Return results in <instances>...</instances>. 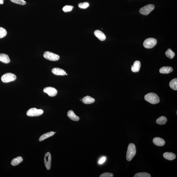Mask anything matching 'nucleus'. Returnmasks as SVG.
Segmentation results:
<instances>
[{"label": "nucleus", "mask_w": 177, "mask_h": 177, "mask_svg": "<svg viewBox=\"0 0 177 177\" xmlns=\"http://www.w3.org/2000/svg\"><path fill=\"white\" fill-rule=\"evenodd\" d=\"M173 69L170 67L165 66L161 68L159 70L160 73L163 74H167L172 72Z\"/></svg>", "instance_id": "2eb2a0df"}, {"label": "nucleus", "mask_w": 177, "mask_h": 177, "mask_svg": "<svg viewBox=\"0 0 177 177\" xmlns=\"http://www.w3.org/2000/svg\"><path fill=\"white\" fill-rule=\"evenodd\" d=\"M170 87L173 90H177V79L176 78L173 79L170 82Z\"/></svg>", "instance_id": "4be33fe9"}, {"label": "nucleus", "mask_w": 177, "mask_h": 177, "mask_svg": "<svg viewBox=\"0 0 177 177\" xmlns=\"http://www.w3.org/2000/svg\"><path fill=\"white\" fill-rule=\"evenodd\" d=\"M0 62L4 63L7 64L10 62V60L8 55L4 54H0Z\"/></svg>", "instance_id": "a211bd4d"}, {"label": "nucleus", "mask_w": 177, "mask_h": 177, "mask_svg": "<svg viewBox=\"0 0 177 177\" xmlns=\"http://www.w3.org/2000/svg\"><path fill=\"white\" fill-rule=\"evenodd\" d=\"M114 175L112 173H105L100 175V177H113Z\"/></svg>", "instance_id": "c85d7f7f"}, {"label": "nucleus", "mask_w": 177, "mask_h": 177, "mask_svg": "<svg viewBox=\"0 0 177 177\" xmlns=\"http://www.w3.org/2000/svg\"><path fill=\"white\" fill-rule=\"evenodd\" d=\"M78 6L80 8L85 9L89 7V4L87 2L81 3L78 4Z\"/></svg>", "instance_id": "a878e982"}, {"label": "nucleus", "mask_w": 177, "mask_h": 177, "mask_svg": "<svg viewBox=\"0 0 177 177\" xmlns=\"http://www.w3.org/2000/svg\"><path fill=\"white\" fill-rule=\"evenodd\" d=\"M52 72L54 75H64L66 74V72L64 70L58 68H54Z\"/></svg>", "instance_id": "9d476101"}, {"label": "nucleus", "mask_w": 177, "mask_h": 177, "mask_svg": "<svg viewBox=\"0 0 177 177\" xmlns=\"http://www.w3.org/2000/svg\"><path fill=\"white\" fill-rule=\"evenodd\" d=\"M16 78L15 74L11 73H7L2 76L1 80L4 83H8L15 80Z\"/></svg>", "instance_id": "7ed1b4c3"}, {"label": "nucleus", "mask_w": 177, "mask_h": 177, "mask_svg": "<svg viewBox=\"0 0 177 177\" xmlns=\"http://www.w3.org/2000/svg\"><path fill=\"white\" fill-rule=\"evenodd\" d=\"M164 157L166 159L169 160H173L176 158L175 154L171 152H166L163 154Z\"/></svg>", "instance_id": "dca6fc26"}, {"label": "nucleus", "mask_w": 177, "mask_h": 177, "mask_svg": "<svg viewBox=\"0 0 177 177\" xmlns=\"http://www.w3.org/2000/svg\"><path fill=\"white\" fill-rule=\"evenodd\" d=\"M106 159V158L105 157H103L99 160V161H98V163L99 164H102L105 161Z\"/></svg>", "instance_id": "c756f323"}, {"label": "nucleus", "mask_w": 177, "mask_h": 177, "mask_svg": "<svg viewBox=\"0 0 177 177\" xmlns=\"http://www.w3.org/2000/svg\"><path fill=\"white\" fill-rule=\"evenodd\" d=\"M4 3V0H0V4H2Z\"/></svg>", "instance_id": "7c9ffc66"}, {"label": "nucleus", "mask_w": 177, "mask_h": 177, "mask_svg": "<svg viewBox=\"0 0 177 177\" xmlns=\"http://www.w3.org/2000/svg\"><path fill=\"white\" fill-rule=\"evenodd\" d=\"M23 161V159L21 156H18L13 159L12 160L11 164L13 166L18 165Z\"/></svg>", "instance_id": "6ab92c4d"}, {"label": "nucleus", "mask_w": 177, "mask_h": 177, "mask_svg": "<svg viewBox=\"0 0 177 177\" xmlns=\"http://www.w3.org/2000/svg\"><path fill=\"white\" fill-rule=\"evenodd\" d=\"M167 120V119L166 117L164 116H162L157 119L156 123L158 124L164 125L165 124Z\"/></svg>", "instance_id": "412c9836"}, {"label": "nucleus", "mask_w": 177, "mask_h": 177, "mask_svg": "<svg viewBox=\"0 0 177 177\" xmlns=\"http://www.w3.org/2000/svg\"><path fill=\"white\" fill-rule=\"evenodd\" d=\"M94 34L98 39L101 41H104L106 39V36L102 32L99 30H95Z\"/></svg>", "instance_id": "9b49d317"}, {"label": "nucleus", "mask_w": 177, "mask_h": 177, "mask_svg": "<svg viewBox=\"0 0 177 177\" xmlns=\"http://www.w3.org/2000/svg\"><path fill=\"white\" fill-rule=\"evenodd\" d=\"M144 99L147 102L153 104H156L160 102L159 97L154 93H149L146 94L145 96Z\"/></svg>", "instance_id": "f257e3e1"}, {"label": "nucleus", "mask_w": 177, "mask_h": 177, "mask_svg": "<svg viewBox=\"0 0 177 177\" xmlns=\"http://www.w3.org/2000/svg\"><path fill=\"white\" fill-rule=\"evenodd\" d=\"M155 8L154 5L150 4L143 7L140 9L139 12L144 15H148Z\"/></svg>", "instance_id": "423d86ee"}, {"label": "nucleus", "mask_w": 177, "mask_h": 177, "mask_svg": "<svg viewBox=\"0 0 177 177\" xmlns=\"http://www.w3.org/2000/svg\"><path fill=\"white\" fill-rule=\"evenodd\" d=\"M165 54L168 58L171 59L173 58L175 55V53L170 49H168L166 52Z\"/></svg>", "instance_id": "5701e85b"}, {"label": "nucleus", "mask_w": 177, "mask_h": 177, "mask_svg": "<svg viewBox=\"0 0 177 177\" xmlns=\"http://www.w3.org/2000/svg\"><path fill=\"white\" fill-rule=\"evenodd\" d=\"M153 142L156 145L158 146H163L165 143L164 140L159 137H156L154 138L153 140Z\"/></svg>", "instance_id": "f8f14e48"}, {"label": "nucleus", "mask_w": 177, "mask_h": 177, "mask_svg": "<svg viewBox=\"0 0 177 177\" xmlns=\"http://www.w3.org/2000/svg\"><path fill=\"white\" fill-rule=\"evenodd\" d=\"M151 175L148 173L141 172L135 174L134 177H151Z\"/></svg>", "instance_id": "b1692460"}, {"label": "nucleus", "mask_w": 177, "mask_h": 177, "mask_svg": "<svg viewBox=\"0 0 177 177\" xmlns=\"http://www.w3.org/2000/svg\"><path fill=\"white\" fill-rule=\"evenodd\" d=\"M65 75H67L68 74H66H66Z\"/></svg>", "instance_id": "2f4dec72"}, {"label": "nucleus", "mask_w": 177, "mask_h": 177, "mask_svg": "<svg viewBox=\"0 0 177 177\" xmlns=\"http://www.w3.org/2000/svg\"><path fill=\"white\" fill-rule=\"evenodd\" d=\"M73 6H70V5H66L63 8V11L65 12H70L72 10L73 8Z\"/></svg>", "instance_id": "bb28decb"}, {"label": "nucleus", "mask_w": 177, "mask_h": 177, "mask_svg": "<svg viewBox=\"0 0 177 177\" xmlns=\"http://www.w3.org/2000/svg\"><path fill=\"white\" fill-rule=\"evenodd\" d=\"M82 102L85 104H90L94 103L95 102V99L91 97L87 96L82 98Z\"/></svg>", "instance_id": "f3484780"}, {"label": "nucleus", "mask_w": 177, "mask_h": 177, "mask_svg": "<svg viewBox=\"0 0 177 177\" xmlns=\"http://www.w3.org/2000/svg\"><path fill=\"white\" fill-rule=\"evenodd\" d=\"M140 67V62L139 61H136L134 62L133 65L132 66V71L134 73L138 72L139 71Z\"/></svg>", "instance_id": "ddd939ff"}, {"label": "nucleus", "mask_w": 177, "mask_h": 177, "mask_svg": "<svg viewBox=\"0 0 177 177\" xmlns=\"http://www.w3.org/2000/svg\"><path fill=\"white\" fill-rule=\"evenodd\" d=\"M54 132L52 131L45 133V134H44L40 137L39 140V141H42L44 140L49 138V137L52 136L54 135Z\"/></svg>", "instance_id": "aec40b11"}, {"label": "nucleus", "mask_w": 177, "mask_h": 177, "mask_svg": "<svg viewBox=\"0 0 177 177\" xmlns=\"http://www.w3.org/2000/svg\"><path fill=\"white\" fill-rule=\"evenodd\" d=\"M10 1L12 2L20 5H24L26 4V1L24 0H10Z\"/></svg>", "instance_id": "cd10ccee"}, {"label": "nucleus", "mask_w": 177, "mask_h": 177, "mask_svg": "<svg viewBox=\"0 0 177 177\" xmlns=\"http://www.w3.org/2000/svg\"><path fill=\"white\" fill-rule=\"evenodd\" d=\"M43 57L46 59L52 61L58 60L60 58L59 55L58 54L49 51L45 52Z\"/></svg>", "instance_id": "0eeeda50"}, {"label": "nucleus", "mask_w": 177, "mask_h": 177, "mask_svg": "<svg viewBox=\"0 0 177 177\" xmlns=\"http://www.w3.org/2000/svg\"><path fill=\"white\" fill-rule=\"evenodd\" d=\"M136 153V149L135 145L133 143H130L128 148L126 159L128 161L132 160Z\"/></svg>", "instance_id": "f03ea898"}, {"label": "nucleus", "mask_w": 177, "mask_h": 177, "mask_svg": "<svg viewBox=\"0 0 177 177\" xmlns=\"http://www.w3.org/2000/svg\"><path fill=\"white\" fill-rule=\"evenodd\" d=\"M7 34V32L5 29L2 27H0V38H4L6 36Z\"/></svg>", "instance_id": "393cba45"}, {"label": "nucleus", "mask_w": 177, "mask_h": 177, "mask_svg": "<svg viewBox=\"0 0 177 177\" xmlns=\"http://www.w3.org/2000/svg\"><path fill=\"white\" fill-rule=\"evenodd\" d=\"M44 92L47 93L49 96H55L58 93V91L55 88L52 87H47L43 89Z\"/></svg>", "instance_id": "1a4fd4ad"}, {"label": "nucleus", "mask_w": 177, "mask_h": 177, "mask_svg": "<svg viewBox=\"0 0 177 177\" xmlns=\"http://www.w3.org/2000/svg\"><path fill=\"white\" fill-rule=\"evenodd\" d=\"M156 39L153 38H149L146 39L143 42V46L147 49H151L153 48L156 44Z\"/></svg>", "instance_id": "20e7f679"}, {"label": "nucleus", "mask_w": 177, "mask_h": 177, "mask_svg": "<svg viewBox=\"0 0 177 177\" xmlns=\"http://www.w3.org/2000/svg\"><path fill=\"white\" fill-rule=\"evenodd\" d=\"M68 117L72 120L74 121H78L79 120V118L74 114V112L72 110H69L68 112Z\"/></svg>", "instance_id": "4468645a"}, {"label": "nucleus", "mask_w": 177, "mask_h": 177, "mask_svg": "<svg viewBox=\"0 0 177 177\" xmlns=\"http://www.w3.org/2000/svg\"><path fill=\"white\" fill-rule=\"evenodd\" d=\"M43 113V110L38 109L36 108H32L28 110L27 115L31 117H38L42 115Z\"/></svg>", "instance_id": "39448f33"}, {"label": "nucleus", "mask_w": 177, "mask_h": 177, "mask_svg": "<svg viewBox=\"0 0 177 177\" xmlns=\"http://www.w3.org/2000/svg\"><path fill=\"white\" fill-rule=\"evenodd\" d=\"M51 155L50 153H47L45 155L44 162L45 167L47 170H50L51 167Z\"/></svg>", "instance_id": "6e6552de"}]
</instances>
